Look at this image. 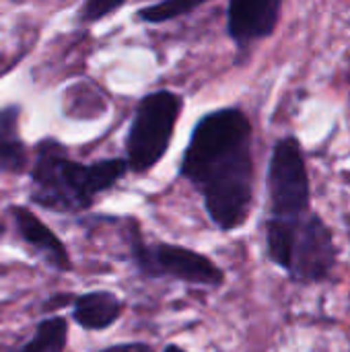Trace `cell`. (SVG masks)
I'll list each match as a JSON object with an SVG mask.
<instances>
[{
	"mask_svg": "<svg viewBox=\"0 0 350 352\" xmlns=\"http://www.w3.org/2000/svg\"><path fill=\"white\" fill-rule=\"evenodd\" d=\"M254 128L239 107L202 116L182 157L179 175L202 196L210 221L221 231H235L254 206Z\"/></svg>",
	"mask_w": 350,
	"mask_h": 352,
	"instance_id": "obj_1",
	"label": "cell"
},
{
	"mask_svg": "<svg viewBox=\"0 0 350 352\" xmlns=\"http://www.w3.org/2000/svg\"><path fill=\"white\" fill-rule=\"evenodd\" d=\"M128 173L126 159H103L89 165L76 163L66 148L52 138L35 146L31 167V202L54 212H83L95 198L111 190Z\"/></svg>",
	"mask_w": 350,
	"mask_h": 352,
	"instance_id": "obj_2",
	"label": "cell"
},
{
	"mask_svg": "<svg viewBox=\"0 0 350 352\" xmlns=\"http://www.w3.org/2000/svg\"><path fill=\"white\" fill-rule=\"evenodd\" d=\"M182 107V95L167 89L153 91L138 101L126 134L128 171L146 173L165 157L173 140Z\"/></svg>",
	"mask_w": 350,
	"mask_h": 352,
	"instance_id": "obj_3",
	"label": "cell"
},
{
	"mask_svg": "<svg viewBox=\"0 0 350 352\" xmlns=\"http://www.w3.org/2000/svg\"><path fill=\"white\" fill-rule=\"evenodd\" d=\"M270 219L301 221L309 214L311 182L297 136H285L272 146L268 163Z\"/></svg>",
	"mask_w": 350,
	"mask_h": 352,
	"instance_id": "obj_4",
	"label": "cell"
},
{
	"mask_svg": "<svg viewBox=\"0 0 350 352\" xmlns=\"http://www.w3.org/2000/svg\"><path fill=\"white\" fill-rule=\"evenodd\" d=\"M130 250L136 270L146 278H175L208 289H217L225 283V272L204 254L173 243H144L136 223L130 229Z\"/></svg>",
	"mask_w": 350,
	"mask_h": 352,
	"instance_id": "obj_5",
	"label": "cell"
},
{
	"mask_svg": "<svg viewBox=\"0 0 350 352\" xmlns=\"http://www.w3.org/2000/svg\"><path fill=\"white\" fill-rule=\"evenodd\" d=\"M338 264V248L330 225L309 212L297 227L289 278L297 285H318L332 276Z\"/></svg>",
	"mask_w": 350,
	"mask_h": 352,
	"instance_id": "obj_6",
	"label": "cell"
},
{
	"mask_svg": "<svg viewBox=\"0 0 350 352\" xmlns=\"http://www.w3.org/2000/svg\"><path fill=\"white\" fill-rule=\"evenodd\" d=\"M281 0H233L227 6V33L239 52L270 37L281 23Z\"/></svg>",
	"mask_w": 350,
	"mask_h": 352,
	"instance_id": "obj_7",
	"label": "cell"
},
{
	"mask_svg": "<svg viewBox=\"0 0 350 352\" xmlns=\"http://www.w3.org/2000/svg\"><path fill=\"white\" fill-rule=\"evenodd\" d=\"M8 212L14 219L21 239L27 245H31L50 268L58 272H68L72 268V260L68 256L66 245L37 214H33L25 206H10Z\"/></svg>",
	"mask_w": 350,
	"mask_h": 352,
	"instance_id": "obj_8",
	"label": "cell"
},
{
	"mask_svg": "<svg viewBox=\"0 0 350 352\" xmlns=\"http://www.w3.org/2000/svg\"><path fill=\"white\" fill-rule=\"evenodd\" d=\"M122 311L124 303L111 291H91L72 301V320L89 332L107 330L122 318Z\"/></svg>",
	"mask_w": 350,
	"mask_h": 352,
	"instance_id": "obj_9",
	"label": "cell"
},
{
	"mask_svg": "<svg viewBox=\"0 0 350 352\" xmlns=\"http://www.w3.org/2000/svg\"><path fill=\"white\" fill-rule=\"evenodd\" d=\"M19 105L0 109V171L23 173L29 163L27 146L19 136Z\"/></svg>",
	"mask_w": 350,
	"mask_h": 352,
	"instance_id": "obj_10",
	"label": "cell"
},
{
	"mask_svg": "<svg viewBox=\"0 0 350 352\" xmlns=\"http://www.w3.org/2000/svg\"><path fill=\"white\" fill-rule=\"evenodd\" d=\"M68 344V322L62 316L45 318L37 324L33 336L19 352H66Z\"/></svg>",
	"mask_w": 350,
	"mask_h": 352,
	"instance_id": "obj_11",
	"label": "cell"
},
{
	"mask_svg": "<svg viewBox=\"0 0 350 352\" xmlns=\"http://www.w3.org/2000/svg\"><path fill=\"white\" fill-rule=\"evenodd\" d=\"M202 4H204L202 0H165V2H157V4H149V6L140 8L136 12V19L142 23L161 25V23L173 21L177 16L190 14L192 10L200 8Z\"/></svg>",
	"mask_w": 350,
	"mask_h": 352,
	"instance_id": "obj_12",
	"label": "cell"
},
{
	"mask_svg": "<svg viewBox=\"0 0 350 352\" xmlns=\"http://www.w3.org/2000/svg\"><path fill=\"white\" fill-rule=\"evenodd\" d=\"M126 2L124 0H116V2H105V0H89L83 4L80 8V21L83 23H95L116 10H120Z\"/></svg>",
	"mask_w": 350,
	"mask_h": 352,
	"instance_id": "obj_13",
	"label": "cell"
},
{
	"mask_svg": "<svg viewBox=\"0 0 350 352\" xmlns=\"http://www.w3.org/2000/svg\"><path fill=\"white\" fill-rule=\"evenodd\" d=\"M99 352H155V349L146 342H122V344H111Z\"/></svg>",
	"mask_w": 350,
	"mask_h": 352,
	"instance_id": "obj_14",
	"label": "cell"
},
{
	"mask_svg": "<svg viewBox=\"0 0 350 352\" xmlns=\"http://www.w3.org/2000/svg\"><path fill=\"white\" fill-rule=\"evenodd\" d=\"M72 301H74V295H68V293L52 295V297L43 303V309H45V311H58V309H62V307L72 305Z\"/></svg>",
	"mask_w": 350,
	"mask_h": 352,
	"instance_id": "obj_15",
	"label": "cell"
},
{
	"mask_svg": "<svg viewBox=\"0 0 350 352\" xmlns=\"http://www.w3.org/2000/svg\"><path fill=\"white\" fill-rule=\"evenodd\" d=\"M163 352H188L186 349H182V346H177V344H167Z\"/></svg>",
	"mask_w": 350,
	"mask_h": 352,
	"instance_id": "obj_16",
	"label": "cell"
},
{
	"mask_svg": "<svg viewBox=\"0 0 350 352\" xmlns=\"http://www.w3.org/2000/svg\"><path fill=\"white\" fill-rule=\"evenodd\" d=\"M0 233H4V225L0 223Z\"/></svg>",
	"mask_w": 350,
	"mask_h": 352,
	"instance_id": "obj_17",
	"label": "cell"
},
{
	"mask_svg": "<svg viewBox=\"0 0 350 352\" xmlns=\"http://www.w3.org/2000/svg\"><path fill=\"white\" fill-rule=\"evenodd\" d=\"M349 241H350V231H349Z\"/></svg>",
	"mask_w": 350,
	"mask_h": 352,
	"instance_id": "obj_18",
	"label": "cell"
},
{
	"mask_svg": "<svg viewBox=\"0 0 350 352\" xmlns=\"http://www.w3.org/2000/svg\"><path fill=\"white\" fill-rule=\"evenodd\" d=\"M349 78H350V70H349Z\"/></svg>",
	"mask_w": 350,
	"mask_h": 352,
	"instance_id": "obj_19",
	"label": "cell"
}]
</instances>
